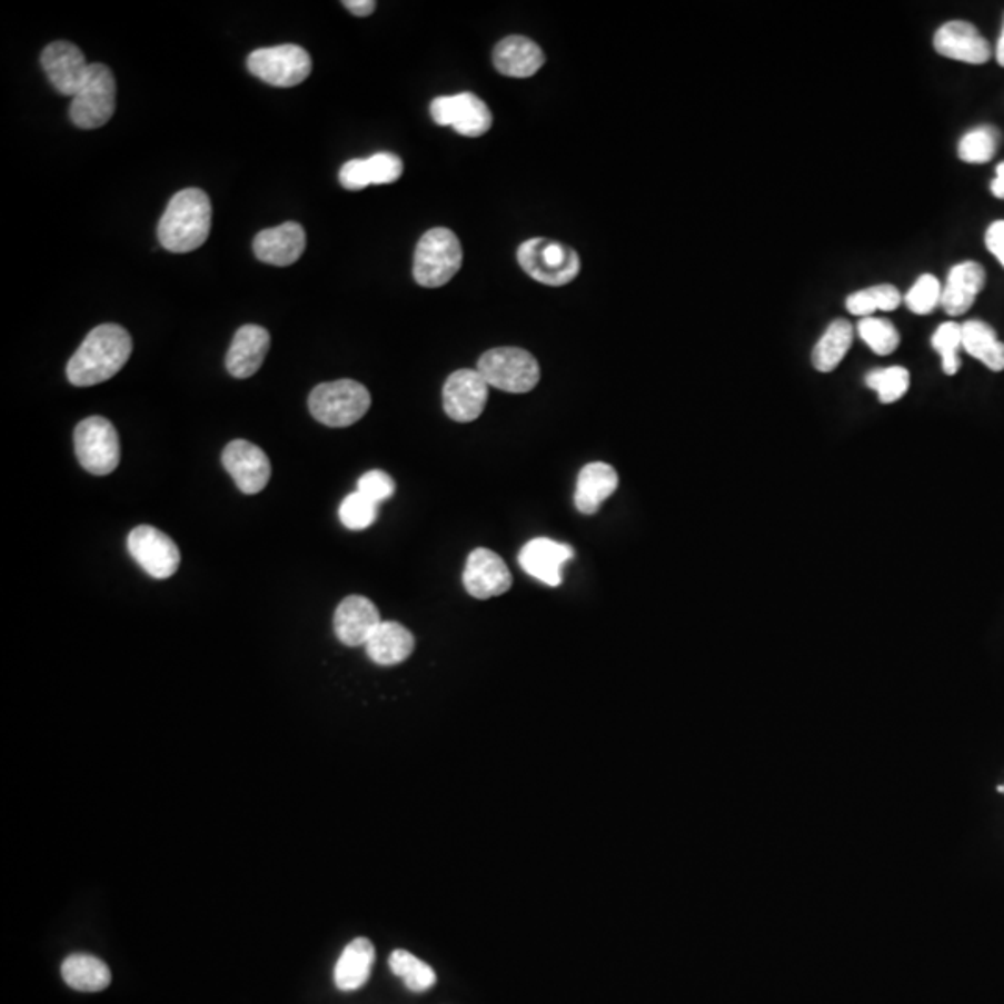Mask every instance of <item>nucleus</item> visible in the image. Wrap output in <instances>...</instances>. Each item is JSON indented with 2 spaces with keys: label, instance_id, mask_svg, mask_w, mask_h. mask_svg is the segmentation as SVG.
<instances>
[{
  "label": "nucleus",
  "instance_id": "obj_39",
  "mask_svg": "<svg viewBox=\"0 0 1004 1004\" xmlns=\"http://www.w3.org/2000/svg\"><path fill=\"white\" fill-rule=\"evenodd\" d=\"M986 248L1004 268V220L993 221L987 228Z\"/></svg>",
  "mask_w": 1004,
  "mask_h": 1004
},
{
  "label": "nucleus",
  "instance_id": "obj_11",
  "mask_svg": "<svg viewBox=\"0 0 1004 1004\" xmlns=\"http://www.w3.org/2000/svg\"><path fill=\"white\" fill-rule=\"evenodd\" d=\"M127 549L138 566L153 579H168L176 575L181 564V553L176 541L168 534L149 525L132 528L127 538Z\"/></svg>",
  "mask_w": 1004,
  "mask_h": 1004
},
{
  "label": "nucleus",
  "instance_id": "obj_8",
  "mask_svg": "<svg viewBox=\"0 0 1004 1004\" xmlns=\"http://www.w3.org/2000/svg\"><path fill=\"white\" fill-rule=\"evenodd\" d=\"M116 112V79L105 63H91L90 74L69 107V118L79 129H99Z\"/></svg>",
  "mask_w": 1004,
  "mask_h": 1004
},
{
  "label": "nucleus",
  "instance_id": "obj_12",
  "mask_svg": "<svg viewBox=\"0 0 1004 1004\" xmlns=\"http://www.w3.org/2000/svg\"><path fill=\"white\" fill-rule=\"evenodd\" d=\"M489 386L477 369H460L445 381L443 408L456 423H473L488 404Z\"/></svg>",
  "mask_w": 1004,
  "mask_h": 1004
},
{
  "label": "nucleus",
  "instance_id": "obj_28",
  "mask_svg": "<svg viewBox=\"0 0 1004 1004\" xmlns=\"http://www.w3.org/2000/svg\"><path fill=\"white\" fill-rule=\"evenodd\" d=\"M854 341V328L848 320L835 318L813 348V367L818 372H832L845 359Z\"/></svg>",
  "mask_w": 1004,
  "mask_h": 1004
},
{
  "label": "nucleus",
  "instance_id": "obj_5",
  "mask_svg": "<svg viewBox=\"0 0 1004 1004\" xmlns=\"http://www.w3.org/2000/svg\"><path fill=\"white\" fill-rule=\"evenodd\" d=\"M517 261L530 278L550 287L571 284L580 272L579 254L556 240L530 239L523 242L517 250Z\"/></svg>",
  "mask_w": 1004,
  "mask_h": 1004
},
{
  "label": "nucleus",
  "instance_id": "obj_37",
  "mask_svg": "<svg viewBox=\"0 0 1004 1004\" xmlns=\"http://www.w3.org/2000/svg\"><path fill=\"white\" fill-rule=\"evenodd\" d=\"M378 506L380 505H376L375 500L367 499L365 495L356 491L342 500L339 506V519L348 530H365L376 521Z\"/></svg>",
  "mask_w": 1004,
  "mask_h": 1004
},
{
  "label": "nucleus",
  "instance_id": "obj_31",
  "mask_svg": "<svg viewBox=\"0 0 1004 1004\" xmlns=\"http://www.w3.org/2000/svg\"><path fill=\"white\" fill-rule=\"evenodd\" d=\"M389 967L395 975L402 978L404 984L414 993L428 992L436 984L437 976L430 965L417 958L408 951L398 948L389 956Z\"/></svg>",
  "mask_w": 1004,
  "mask_h": 1004
},
{
  "label": "nucleus",
  "instance_id": "obj_22",
  "mask_svg": "<svg viewBox=\"0 0 1004 1004\" xmlns=\"http://www.w3.org/2000/svg\"><path fill=\"white\" fill-rule=\"evenodd\" d=\"M404 162L392 153H376L369 159L348 160L339 171L347 190H364L370 185H391L402 177Z\"/></svg>",
  "mask_w": 1004,
  "mask_h": 1004
},
{
  "label": "nucleus",
  "instance_id": "obj_13",
  "mask_svg": "<svg viewBox=\"0 0 1004 1004\" xmlns=\"http://www.w3.org/2000/svg\"><path fill=\"white\" fill-rule=\"evenodd\" d=\"M221 464L246 495L261 494L272 477V466L265 450L246 439L229 443L221 453Z\"/></svg>",
  "mask_w": 1004,
  "mask_h": 1004
},
{
  "label": "nucleus",
  "instance_id": "obj_3",
  "mask_svg": "<svg viewBox=\"0 0 1004 1004\" xmlns=\"http://www.w3.org/2000/svg\"><path fill=\"white\" fill-rule=\"evenodd\" d=\"M370 402L369 389L359 381H326L309 395V411L320 425L347 428L364 419Z\"/></svg>",
  "mask_w": 1004,
  "mask_h": 1004
},
{
  "label": "nucleus",
  "instance_id": "obj_1",
  "mask_svg": "<svg viewBox=\"0 0 1004 1004\" xmlns=\"http://www.w3.org/2000/svg\"><path fill=\"white\" fill-rule=\"evenodd\" d=\"M132 339L118 324H101L91 329L66 367L68 380L77 387H91L118 375L131 358Z\"/></svg>",
  "mask_w": 1004,
  "mask_h": 1004
},
{
  "label": "nucleus",
  "instance_id": "obj_21",
  "mask_svg": "<svg viewBox=\"0 0 1004 1004\" xmlns=\"http://www.w3.org/2000/svg\"><path fill=\"white\" fill-rule=\"evenodd\" d=\"M986 285V272L975 261H964L951 268L943 287L942 307L948 317H962L975 304Z\"/></svg>",
  "mask_w": 1004,
  "mask_h": 1004
},
{
  "label": "nucleus",
  "instance_id": "obj_2",
  "mask_svg": "<svg viewBox=\"0 0 1004 1004\" xmlns=\"http://www.w3.org/2000/svg\"><path fill=\"white\" fill-rule=\"evenodd\" d=\"M212 223V205L203 190L185 188L170 199L160 218V245L173 254L198 250L207 242Z\"/></svg>",
  "mask_w": 1004,
  "mask_h": 1004
},
{
  "label": "nucleus",
  "instance_id": "obj_33",
  "mask_svg": "<svg viewBox=\"0 0 1004 1004\" xmlns=\"http://www.w3.org/2000/svg\"><path fill=\"white\" fill-rule=\"evenodd\" d=\"M865 384L878 395L879 402L895 404L908 392L909 372L904 367H887V369L871 370L865 376Z\"/></svg>",
  "mask_w": 1004,
  "mask_h": 1004
},
{
  "label": "nucleus",
  "instance_id": "obj_40",
  "mask_svg": "<svg viewBox=\"0 0 1004 1004\" xmlns=\"http://www.w3.org/2000/svg\"><path fill=\"white\" fill-rule=\"evenodd\" d=\"M342 7L347 8L348 12L354 13V16H358V18H367L370 13L376 10L375 0H347V2H342Z\"/></svg>",
  "mask_w": 1004,
  "mask_h": 1004
},
{
  "label": "nucleus",
  "instance_id": "obj_14",
  "mask_svg": "<svg viewBox=\"0 0 1004 1004\" xmlns=\"http://www.w3.org/2000/svg\"><path fill=\"white\" fill-rule=\"evenodd\" d=\"M41 68L58 93L74 97L88 79L91 63L74 43L52 41L41 52Z\"/></svg>",
  "mask_w": 1004,
  "mask_h": 1004
},
{
  "label": "nucleus",
  "instance_id": "obj_41",
  "mask_svg": "<svg viewBox=\"0 0 1004 1004\" xmlns=\"http://www.w3.org/2000/svg\"><path fill=\"white\" fill-rule=\"evenodd\" d=\"M992 193L997 199H1003L1004 201V162L997 166V170H995V179L992 181Z\"/></svg>",
  "mask_w": 1004,
  "mask_h": 1004
},
{
  "label": "nucleus",
  "instance_id": "obj_24",
  "mask_svg": "<svg viewBox=\"0 0 1004 1004\" xmlns=\"http://www.w3.org/2000/svg\"><path fill=\"white\" fill-rule=\"evenodd\" d=\"M619 477L616 469L603 461H594L583 467L577 478V489H575V508L585 514V516H594L603 503L618 489Z\"/></svg>",
  "mask_w": 1004,
  "mask_h": 1004
},
{
  "label": "nucleus",
  "instance_id": "obj_10",
  "mask_svg": "<svg viewBox=\"0 0 1004 1004\" xmlns=\"http://www.w3.org/2000/svg\"><path fill=\"white\" fill-rule=\"evenodd\" d=\"M430 115L437 126L453 127L458 135L469 138L483 137L494 123L488 105L469 91L436 97L430 105Z\"/></svg>",
  "mask_w": 1004,
  "mask_h": 1004
},
{
  "label": "nucleus",
  "instance_id": "obj_9",
  "mask_svg": "<svg viewBox=\"0 0 1004 1004\" xmlns=\"http://www.w3.org/2000/svg\"><path fill=\"white\" fill-rule=\"evenodd\" d=\"M309 52L295 43L257 49L248 57V71L276 88H292L311 74Z\"/></svg>",
  "mask_w": 1004,
  "mask_h": 1004
},
{
  "label": "nucleus",
  "instance_id": "obj_43",
  "mask_svg": "<svg viewBox=\"0 0 1004 1004\" xmlns=\"http://www.w3.org/2000/svg\"><path fill=\"white\" fill-rule=\"evenodd\" d=\"M997 791H998V793H1001V795H1004V784L998 785Z\"/></svg>",
  "mask_w": 1004,
  "mask_h": 1004
},
{
  "label": "nucleus",
  "instance_id": "obj_38",
  "mask_svg": "<svg viewBox=\"0 0 1004 1004\" xmlns=\"http://www.w3.org/2000/svg\"><path fill=\"white\" fill-rule=\"evenodd\" d=\"M395 489H397L395 480L386 471H380V469L365 473L358 483L359 494L365 495L367 499L375 500L376 505L391 499L392 495H395Z\"/></svg>",
  "mask_w": 1004,
  "mask_h": 1004
},
{
  "label": "nucleus",
  "instance_id": "obj_7",
  "mask_svg": "<svg viewBox=\"0 0 1004 1004\" xmlns=\"http://www.w3.org/2000/svg\"><path fill=\"white\" fill-rule=\"evenodd\" d=\"M74 453L80 466L97 477H107L120 466V436L105 417H88L74 428Z\"/></svg>",
  "mask_w": 1004,
  "mask_h": 1004
},
{
  "label": "nucleus",
  "instance_id": "obj_32",
  "mask_svg": "<svg viewBox=\"0 0 1004 1004\" xmlns=\"http://www.w3.org/2000/svg\"><path fill=\"white\" fill-rule=\"evenodd\" d=\"M1001 142V135L992 126L976 127L965 132L958 143L960 160L967 165H986L995 157Z\"/></svg>",
  "mask_w": 1004,
  "mask_h": 1004
},
{
  "label": "nucleus",
  "instance_id": "obj_23",
  "mask_svg": "<svg viewBox=\"0 0 1004 1004\" xmlns=\"http://www.w3.org/2000/svg\"><path fill=\"white\" fill-rule=\"evenodd\" d=\"M495 69L505 77L528 79L538 73L545 63V54L536 41L525 36H508L495 46Z\"/></svg>",
  "mask_w": 1004,
  "mask_h": 1004
},
{
  "label": "nucleus",
  "instance_id": "obj_15",
  "mask_svg": "<svg viewBox=\"0 0 1004 1004\" xmlns=\"http://www.w3.org/2000/svg\"><path fill=\"white\" fill-rule=\"evenodd\" d=\"M464 586L477 599L503 596L511 588L510 569L497 553L480 547L467 556Z\"/></svg>",
  "mask_w": 1004,
  "mask_h": 1004
},
{
  "label": "nucleus",
  "instance_id": "obj_4",
  "mask_svg": "<svg viewBox=\"0 0 1004 1004\" xmlns=\"http://www.w3.org/2000/svg\"><path fill=\"white\" fill-rule=\"evenodd\" d=\"M460 239L450 229L434 228L420 237L414 257V278L420 287L437 289L460 272Z\"/></svg>",
  "mask_w": 1004,
  "mask_h": 1004
},
{
  "label": "nucleus",
  "instance_id": "obj_26",
  "mask_svg": "<svg viewBox=\"0 0 1004 1004\" xmlns=\"http://www.w3.org/2000/svg\"><path fill=\"white\" fill-rule=\"evenodd\" d=\"M375 945L367 937L354 940L335 965V984L342 992H354L369 981L375 964Z\"/></svg>",
  "mask_w": 1004,
  "mask_h": 1004
},
{
  "label": "nucleus",
  "instance_id": "obj_42",
  "mask_svg": "<svg viewBox=\"0 0 1004 1004\" xmlns=\"http://www.w3.org/2000/svg\"><path fill=\"white\" fill-rule=\"evenodd\" d=\"M995 58H997L998 66L1004 68V24L1003 32H1001V38H998L997 51H995Z\"/></svg>",
  "mask_w": 1004,
  "mask_h": 1004
},
{
  "label": "nucleus",
  "instance_id": "obj_25",
  "mask_svg": "<svg viewBox=\"0 0 1004 1004\" xmlns=\"http://www.w3.org/2000/svg\"><path fill=\"white\" fill-rule=\"evenodd\" d=\"M367 655L378 666H395L409 658L415 649V638L397 622H381L365 644Z\"/></svg>",
  "mask_w": 1004,
  "mask_h": 1004
},
{
  "label": "nucleus",
  "instance_id": "obj_36",
  "mask_svg": "<svg viewBox=\"0 0 1004 1004\" xmlns=\"http://www.w3.org/2000/svg\"><path fill=\"white\" fill-rule=\"evenodd\" d=\"M942 292L943 285L940 284V279L932 274H923L912 285L903 301L915 315H931L936 311V307L942 306Z\"/></svg>",
  "mask_w": 1004,
  "mask_h": 1004
},
{
  "label": "nucleus",
  "instance_id": "obj_16",
  "mask_svg": "<svg viewBox=\"0 0 1004 1004\" xmlns=\"http://www.w3.org/2000/svg\"><path fill=\"white\" fill-rule=\"evenodd\" d=\"M934 49L942 57L971 66L986 63L993 54L990 41L976 30L975 24L967 21L942 24L934 34Z\"/></svg>",
  "mask_w": 1004,
  "mask_h": 1004
},
{
  "label": "nucleus",
  "instance_id": "obj_18",
  "mask_svg": "<svg viewBox=\"0 0 1004 1004\" xmlns=\"http://www.w3.org/2000/svg\"><path fill=\"white\" fill-rule=\"evenodd\" d=\"M575 556V550L566 544L549 538L528 541L519 553V566L534 579L547 586L563 585V566Z\"/></svg>",
  "mask_w": 1004,
  "mask_h": 1004
},
{
  "label": "nucleus",
  "instance_id": "obj_30",
  "mask_svg": "<svg viewBox=\"0 0 1004 1004\" xmlns=\"http://www.w3.org/2000/svg\"><path fill=\"white\" fill-rule=\"evenodd\" d=\"M903 304V295L893 285H874L846 298V309L854 317H873L876 311H895Z\"/></svg>",
  "mask_w": 1004,
  "mask_h": 1004
},
{
  "label": "nucleus",
  "instance_id": "obj_29",
  "mask_svg": "<svg viewBox=\"0 0 1004 1004\" xmlns=\"http://www.w3.org/2000/svg\"><path fill=\"white\" fill-rule=\"evenodd\" d=\"M63 981L77 992H102L108 987L112 975L102 960L90 954H73L63 960Z\"/></svg>",
  "mask_w": 1004,
  "mask_h": 1004
},
{
  "label": "nucleus",
  "instance_id": "obj_20",
  "mask_svg": "<svg viewBox=\"0 0 1004 1004\" xmlns=\"http://www.w3.org/2000/svg\"><path fill=\"white\" fill-rule=\"evenodd\" d=\"M270 350V334L268 329L257 324H246L235 334L233 342L229 347L226 367L229 375L239 380H246L261 369L262 361Z\"/></svg>",
  "mask_w": 1004,
  "mask_h": 1004
},
{
  "label": "nucleus",
  "instance_id": "obj_35",
  "mask_svg": "<svg viewBox=\"0 0 1004 1004\" xmlns=\"http://www.w3.org/2000/svg\"><path fill=\"white\" fill-rule=\"evenodd\" d=\"M932 348L942 356L943 372L954 376L960 370V350H964L962 342V324L943 322L932 335Z\"/></svg>",
  "mask_w": 1004,
  "mask_h": 1004
},
{
  "label": "nucleus",
  "instance_id": "obj_17",
  "mask_svg": "<svg viewBox=\"0 0 1004 1004\" xmlns=\"http://www.w3.org/2000/svg\"><path fill=\"white\" fill-rule=\"evenodd\" d=\"M380 624L378 608L364 596L347 597L335 610V635L345 646H365Z\"/></svg>",
  "mask_w": 1004,
  "mask_h": 1004
},
{
  "label": "nucleus",
  "instance_id": "obj_27",
  "mask_svg": "<svg viewBox=\"0 0 1004 1004\" xmlns=\"http://www.w3.org/2000/svg\"><path fill=\"white\" fill-rule=\"evenodd\" d=\"M962 342L971 358L978 359L993 372L1004 370V342L998 341L997 331L984 320H967L962 324Z\"/></svg>",
  "mask_w": 1004,
  "mask_h": 1004
},
{
  "label": "nucleus",
  "instance_id": "obj_34",
  "mask_svg": "<svg viewBox=\"0 0 1004 1004\" xmlns=\"http://www.w3.org/2000/svg\"><path fill=\"white\" fill-rule=\"evenodd\" d=\"M857 334L876 356H889L901 345L898 329L885 318H862L857 324Z\"/></svg>",
  "mask_w": 1004,
  "mask_h": 1004
},
{
  "label": "nucleus",
  "instance_id": "obj_6",
  "mask_svg": "<svg viewBox=\"0 0 1004 1004\" xmlns=\"http://www.w3.org/2000/svg\"><path fill=\"white\" fill-rule=\"evenodd\" d=\"M478 372L488 386L511 395L533 391L539 381V365L533 354L523 348H494L478 359Z\"/></svg>",
  "mask_w": 1004,
  "mask_h": 1004
},
{
  "label": "nucleus",
  "instance_id": "obj_19",
  "mask_svg": "<svg viewBox=\"0 0 1004 1004\" xmlns=\"http://www.w3.org/2000/svg\"><path fill=\"white\" fill-rule=\"evenodd\" d=\"M306 231L296 221H285L278 228L265 229L254 240V251L259 261L274 267H290L306 251Z\"/></svg>",
  "mask_w": 1004,
  "mask_h": 1004
}]
</instances>
